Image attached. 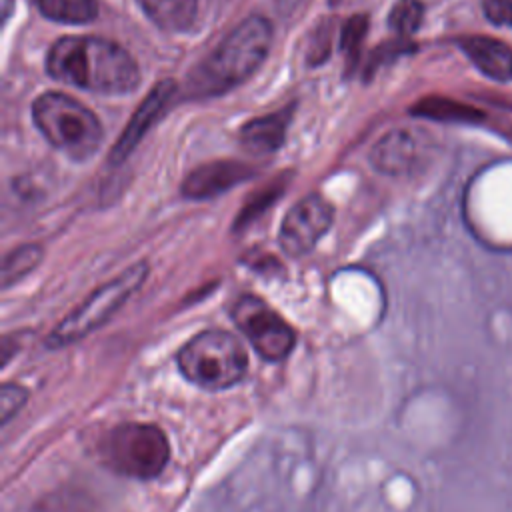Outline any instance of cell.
Instances as JSON below:
<instances>
[{
  "label": "cell",
  "mask_w": 512,
  "mask_h": 512,
  "mask_svg": "<svg viewBox=\"0 0 512 512\" xmlns=\"http://www.w3.org/2000/svg\"><path fill=\"white\" fill-rule=\"evenodd\" d=\"M28 400V390L22 384L6 382L0 390V416L2 424H8Z\"/></svg>",
  "instance_id": "20"
},
{
  "label": "cell",
  "mask_w": 512,
  "mask_h": 512,
  "mask_svg": "<svg viewBox=\"0 0 512 512\" xmlns=\"http://www.w3.org/2000/svg\"><path fill=\"white\" fill-rule=\"evenodd\" d=\"M366 30H368V18L364 14L348 18L344 28H342L340 50H342V54L346 58V66L348 68H352L356 64V60H358L360 46H362V40L366 36Z\"/></svg>",
  "instance_id": "19"
},
{
  "label": "cell",
  "mask_w": 512,
  "mask_h": 512,
  "mask_svg": "<svg viewBox=\"0 0 512 512\" xmlns=\"http://www.w3.org/2000/svg\"><path fill=\"white\" fill-rule=\"evenodd\" d=\"M294 2H296V0H282V4H284V6H286V4H288V6H292Z\"/></svg>",
  "instance_id": "23"
},
{
  "label": "cell",
  "mask_w": 512,
  "mask_h": 512,
  "mask_svg": "<svg viewBox=\"0 0 512 512\" xmlns=\"http://www.w3.org/2000/svg\"><path fill=\"white\" fill-rule=\"evenodd\" d=\"M294 106H284L266 116L252 118L240 128V142L252 154H272L276 152L286 138L288 124L292 120Z\"/></svg>",
  "instance_id": "13"
},
{
  "label": "cell",
  "mask_w": 512,
  "mask_h": 512,
  "mask_svg": "<svg viewBox=\"0 0 512 512\" xmlns=\"http://www.w3.org/2000/svg\"><path fill=\"white\" fill-rule=\"evenodd\" d=\"M334 208L320 194H308L298 200L282 220L278 242L284 254L304 256L332 226Z\"/></svg>",
  "instance_id": "8"
},
{
  "label": "cell",
  "mask_w": 512,
  "mask_h": 512,
  "mask_svg": "<svg viewBox=\"0 0 512 512\" xmlns=\"http://www.w3.org/2000/svg\"><path fill=\"white\" fill-rule=\"evenodd\" d=\"M232 320L252 348L268 362L284 360L294 344V328L262 298L244 294L232 306Z\"/></svg>",
  "instance_id": "7"
},
{
  "label": "cell",
  "mask_w": 512,
  "mask_h": 512,
  "mask_svg": "<svg viewBox=\"0 0 512 512\" xmlns=\"http://www.w3.org/2000/svg\"><path fill=\"white\" fill-rule=\"evenodd\" d=\"M180 374L194 386L220 392L236 386L248 372L244 344L226 330H202L176 354Z\"/></svg>",
  "instance_id": "3"
},
{
  "label": "cell",
  "mask_w": 512,
  "mask_h": 512,
  "mask_svg": "<svg viewBox=\"0 0 512 512\" xmlns=\"http://www.w3.org/2000/svg\"><path fill=\"white\" fill-rule=\"evenodd\" d=\"M330 4H338V2H342V0H328Z\"/></svg>",
  "instance_id": "24"
},
{
  "label": "cell",
  "mask_w": 512,
  "mask_h": 512,
  "mask_svg": "<svg viewBox=\"0 0 512 512\" xmlns=\"http://www.w3.org/2000/svg\"><path fill=\"white\" fill-rule=\"evenodd\" d=\"M40 12L62 24H86L98 16L96 0H38Z\"/></svg>",
  "instance_id": "16"
},
{
  "label": "cell",
  "mask_w": 512,
  "mask_h": 512,
  "mask_svg": "<svg viewBox=\"0 0 512 512\" xmlns=\"http://www.w3.org/2000/svg\"><path fill=\"white\" fill-rule=\"evenodd\" d=\"M422 152V140L412 130H394L372 148L370 160L380 172L404 174L418 164Z\"/></svg>",
  "instance_id": "12"
},
{
  "label": "cell",
  "mask_w": 512,
  "mask_h": 512,
  "mask_svg": "<svg viewBox=\"0 0 512 512\" xmlns=\"http://www.w3.org/2000/svg\"><path fill=\"white\" fill-rule=\"evenodd\" d=\"M176 92H178V84L172 78L160 80L158 84L152 86V90L140 102V106L134 110V114L128 120L126 128L122 130V134L118 136L116 144L112 146V150L108 154V162L110 164H120V162H124L132 154V150L142 140V136L166 112V108H168V104H170V100L174 98Z\"/></svg>",
  "instance_id": "9"
},
{
  "label": "cell",
  "mask_w": 512,
  "mask_h": 512,
  "mask_svg": "<svg viewBox=\"0 0 512 512\" xmlns=\"http://www.w3.org/2000/svg\"><path fill=\"white\" fill-rule=\"evenodd\" d=\"M146 276L148 262H136L112 280L104 282L80 306H76L54 326V330L46 338V346L62 348L98 330L130 300L134 292H138V288L146 282Z\"/></svg>",
  "instance_id": "6"
},
{
  "label": "cell",
  "mask_w": 512,
  "mask_h": 512,
  "mask_svg": "<svg viewBox=\"0 0 512 512\" xmlns=\"http://www.w3.org/2000/svg\"><path fill=\"white\" fill-rule=\"evenodd\" d=\"M422 16V0H396L388 14V26L396 36H400V40H408L420 28Z\"/></svg>",
  "instance_id": "18"
},
{
  "label": "cell",
  "mask_w": 512,
  "mask_h": 512,
  "mask_svg": "<svg viewBox=\"0 0 512 512\" xmlns=\"http://www.w3.org/2000/svg\"><path fill=\"white\" fill-rule=\"evenodd\" d=\"M412 114L432 118L438 122H462V124H478L486 118V114L470 104L444 98V96H428L420 100L414 108Z\"/></svg>",
  "instance_id": "15"
},
{
  "label": "cell",
  "mask_w": 512,
  "mask_h": 512,
  "mask_svg": "<svg viewBox=\"0 0 512 512\" xmlns=\"http://www.w3.org/2000/svg\"><path fill=\"white\" fill-rule=\"evenodd\" d=\"M32 118L40 134L72 160L90 158L102 144L98 116L64 92H44L32 102Z\"/></svg>",
  "instance_id": "4"
},
{
  "label": "cell",
  "mask_w": 512,
  "mask_h": 512,
  "mask_svg": "<svg viewBox=\"0 0 512 512\" xmlns=\"http://www.w3.org/2000/svg\"><path fill=\"white\" fill-rule=\"evenodd\" d=\"M42 256H44V250L38 244H24L8 252L2 260V272H0L2 288H8L20 278H24L26 274H30L40 264Z\"/></svg>",
  "instance_id": "17"
},
{
  "label": "cell",
  "mask_w": 512,
  "mask_h": 512,
  "mask_svg": "<svg viewBox=\"0 0 512 512\" xmlns=\"http://www.w3.org/2000/svg\"><path fill=\"white\" fill-rule=\"evenodd\" d=\"M270 46V20L260 14L244 18L194 70H190L188 96L206 98L238 86L262 66Z\"/></svg>",
  "instance_id": "2"
},
{
  "label": "cell",
  "mask_w": 512,
  "mask_h": 512,
  "mask_svg": "<svg viewBox=\"0 0 512 512\" xmlns=\"http://www.w3.org/2000/svg\"><path fill=\"white\" fill-rule=\"evenodd\" d=\"M330 40H332V32L328 26H318L316 36L310 40L308 46V62L310 64H320L322 60H326L328 50H330Z\"/></svg>",
  "instance_id": "22"
},
{
  "label": "cell",
  "mask_w": 512,
  "mask_h": 512,
  "mask_svg": "<svg viewBox=\"0 0 512 512\" xmlns=\"http://www.w3.org/2000/svg\"><path fill=\"white\" fill-rule=\"evenodd\" d=\"M482 8L492 24L512 28V0H482Z\"/></svg>",
  "instance_id": "21"
},
{
  "label": "cell",
  "mask_w": 512,
  "mask_h": 512,
  "mask_svg": "<svg viewBox=\"0 0 512 512\" xmlns=\"http://www.w3.org/2000/svg\"><path fill=\"white\" fill-rule=\"evenodd\" d=\"M142 12L162 30L186 32L198 12V0H138Z\"/></svg>",
  "instance_id": "14"
},
{
  "label": "cell",
  "mask_w": 512,
  "mask_h": 512,
  "mask_svg": "<svg viewBox=\"0 0 512 512\" xmlns=\"http://www.w3.org/2000/svg\"><path fill=\"white\" fill-rule=\"evenodd\" d=\"M98 456L120 476L150 480L166 468L170 460V442L154 424L122 422L100 438Z\"/></svg>",
  "instance_id": "5"
},
{
  "label": "cell",
  "mask_w": 512,
  "mask_h": 512,
  "mask_svg": "<svg viewBox=\"0 0 512 512\" xmlns=\"http://www.w3.org/2000/svg\"><path fill=\"white\" fill-rule=\"evenodd\" d=\"M48 74L68 86L118 96L136 90L140 70L120 44L98 36L58 38L46 56Z\"/></svg>",
  "instance_id": "1"
},
{
  "label": "cell",
  "mask_w": 512,
  "mask_h": 512,
  "mask_svg": "<svg viewBox=\"0 0 512 512\" xmlns=\"http://www.w3.org/2000/svg\"><path fill=\"white\" fill-rule=\"evenodd\" d=\"M458 46L486 78L494 82L512 80V48L506 42L476 34L458 38Z\"/></svg>",
  "instance_id": "11"
},
{
  "label": "cell",
  "mask_w": 512,
  "mask_h": 512,
  "mask_svg": "<svg viewBox=\"0 0 512 512\" xmlns=\"http://www.w3.org/2000/svg\"><path fill=\"white\" fill-rule=\"evenodd\" d=\"M250 176H252V168L242 162H234V160L210 162L186 176L182 184V194L192 200L214 198Z\"/></svg>",
  "instance_id": "10"
}]
</instances>
